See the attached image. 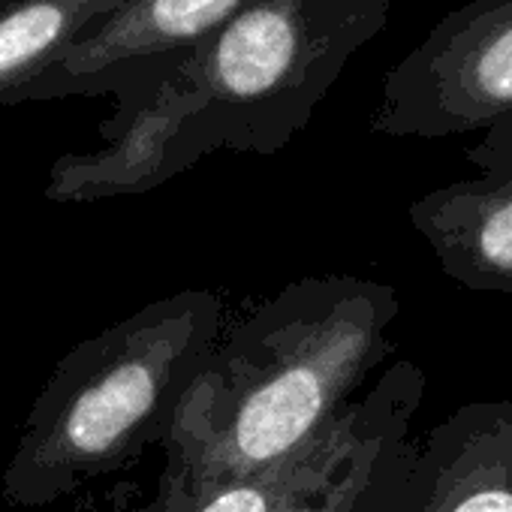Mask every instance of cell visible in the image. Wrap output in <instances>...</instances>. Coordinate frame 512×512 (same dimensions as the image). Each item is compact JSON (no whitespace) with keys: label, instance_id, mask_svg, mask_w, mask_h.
Segmentation results:
<instances>
[{"label":"cell","instance_id":"obj_1","mask_svg":"<svg viewBox=\"0 0 512 512\" xmlns=\"http://www.w3.org/2000/svg\"><path fill=\"white\" fill-rule=\"evenodd\" d=\"M398 311L395 287L353 275L293 281L250 311L187 389L154 497L187 506L308 452L392 356Z\"/></svg>","mask_w":512,"mask_h":512},{"label":"cell","instance_id":"obj_2","mask_svg":"<svg viewBox=\"0 0 512 512\" xmlns=\"http://www.w3.org/2000/svg\"><path fill=\"white\" fill-rule=\"evenodd\" d=\"M223 299L181 290L76 344L43 383L0 479L13 509H52L163 446L223 338Z\"/></svg>","mask_w":512,"mask_h":512},{"label":"cell","instance_id":"obj_3","mask_svg":"<svg viewBox=\"0 0 512 512\" xmlns=\"http://www.w3.org/2000/svg\"><path fill=\"white\" fill-rule=\"evenodd\" d=\"M395 0H250L187 64L205 97L217 151L272 157L314 118L350 58L392 16Z\"/></svg>","mask_w":512,"mask_h":512},{"label":"cell","instance_id":"obj_4","mask_svg":"<svg viewBox=\"0 0 512 512\" xmlns=\"http://www.w3.org/2000/svg\"><path fill=\"white\" fill-rule=\"evenodd\" d=\"M512 112V0L446 13L383 79L371 133L449 139L485 133Z\"/></svg>","mask_w":512,"mask_h":512},{"label":"cell","instance_id":"obj_5","mask_svg":"<svg viewBox=\"0 0 512 512\" xmlns=\"http://www.w3.org/2000/svg\"><path fill=\"white\" fill-rule=\"evenodd\" d=\"M190 61L118 82L112 91L118 109L100 124L106 145L94 154H64L52 166L46 196L55 202L136 196L214 154L199 118L205 97L187 73Z\"/></svg>","mask_w":512,"mask_h":512},{"label":"cell","instance_id":"obj_6","mask_svg":"<svg viewBox=\"0 0 512 512\" xmlns=\"http://www.w3.org/2000/svg\"><path fill=\"white\" fill-rule=\"evenodd\" d=\"M425 371L392 362L317 443L302 479L275 512H392L419 452L413 434Z\"/></svg>","mask_w":512,"mask_h":512},{"label":"cell","instance_id":"obj_7","mask_svg":"<svg viewBox=\"0 0 512 512\" xmlns=\"http://www.w3.org/2000/svg\"><path fill=\"white\" fill-rule=\"evenodd\" d=\"M250 0H124L94 22L43 82L37 100L112 94L136 73L202 55Z\"/></svg>","mask_w":512,"mask_h":512},{"label":"cell","instance_id":"obj_8","mask_svg":"<svg viewBox=\"0 0 512 512\" xmlns=\"http://www.w3.org/2000/svg\"><path fill=\"white\" fill-rule=\"evenodd\" d=\"M392 512H512V398L464 404L419 437Z\"/></svg>","mask_w":512,"mask_h":512},{"label":"cell","instance_id":"obj_9","mask_svg":"<svg viewBox=\"0 0 512 512\" xmlns=\"http://www.w3.org/2000/svg\"><path fill=\"white\" fill-rule=\"evenodd\" d=\"M407 217L443 275L473 293L512 296V163L422 193Z\"/></svg>","mask_w":512,"mask_h":512},{"label":"cell","instance_id":"obj_10","mask_svg":"<svg viewBox=\"0 0 512 512\" xmlns=\"http://www.w3.org/2000/svg\"><path fill=\"white\" fill-rule=\"evenodd\" d=\"M124 0H0V103L40 97L76 40Z\"/></svg>","mask_w":512,"mask_h":512},{"label":"cell","instance_id":"obj_11","mask_svg":"<svg viewBox=\"0 0 512 512\" xmlns=\"http://www.w3.org/2000/svg\"><path fill=\"white\" fill-rule=\"evenodd\" d=\"M317 443L293 461H284V464H278L260 476H253V479H241V482H232L226 488H217L196 503L172 506V503H163L154 497L151 503H145L136 512H275L281 506V500L293 491V485L302 479Z\"/></svg>","mask_w":512,"mask_h":512},{"label":"cell","instance_id":"obj_12","mask_svg":"<svg viewBox=\"0 0 512 512\" xmlns=\"http://www.w3.org/2000/svg\"><path fill=\"white\" fill-rule=\"evenodd\" d=\"M464 157L479 172L494 169V166H509L512 163V112L506 118H500L494 127H488L482 133V139L464 151Z\"/></svg>","mask_w":512,"mask_h":512}]
</instances>
